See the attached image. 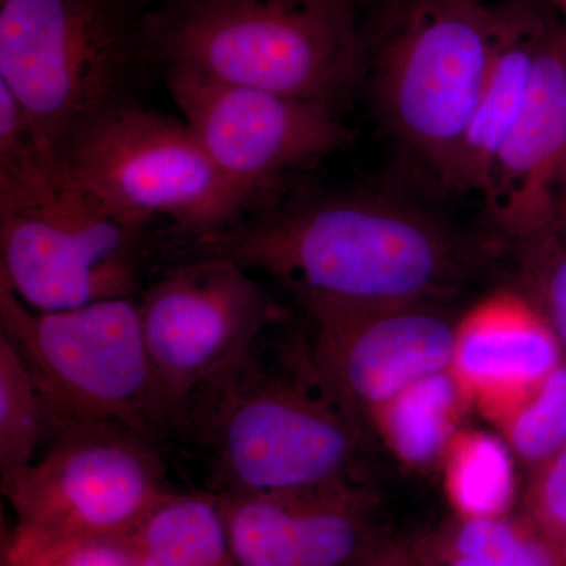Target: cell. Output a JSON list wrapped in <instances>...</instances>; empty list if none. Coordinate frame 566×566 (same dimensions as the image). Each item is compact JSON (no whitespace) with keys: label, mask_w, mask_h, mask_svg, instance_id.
Returning a JSON list of instances; mask_svg holds the SVG:
<instances>
[{"label":"cell","mask_w":566,"mask_h":566,"mask_svg":"<svg viewBox=\"0 0 566 566\" xmlns=\"http://www.w3.org/2000/svg\"><path fill=\"white\" fill-rule=\"evenodd\" d=\"M471 405L452 370L408 387L379 406L365 422L401 463L412 469L441 465L450 442L463 428Z\"/></svg>","instance_id":"e0dca14e"},{"label":"cell","mask_w":566,"mask_h":566,"mask_svg":"<svg viewBox=\"0 0 566 566\" xmlns=\"http://www.w3.org/2000/svg\"><path fill=\"white\" fill-rule=\"evenodd\" d=\"M494 29L485 0H382L363 20V85L376 115L441 186L482 95Z\"/></svg>","instance_id":"3957f363"},{"label":"cell","mask_w":566,"mask_h":566,"mask_svg":"<svg viewBox=\"0 0 566 566\" xmlns=\"http://www.w3.org/2000/svg\"><path fill=\"white\" fill-rule=\"evenodd\" d=\"M441 566H566V560L520 515L458 517L419 554Z\"/></svg>","instance_id":"ffe728a7"},{"label":"cell","mask_w":566,"mask_h":566,"mask_svg":"<svg viewBox=\"0 0 566 566\" xmlns=\"http://www.w3.org/2000/svg\"><path fill=\"white\" fill-rule=\"evenodd\" d=\"M155 70L185 69L334 112L363 85L359 0H164L144 17Z\"/></svg>","instance_id":"7a4b0ae2"},{"label":"cell","mask_w":566,"mask_h":566,"mask_svg":"<svg viewBox=\"0 0 566 566\" xmlns=\"http://www.w3.org/2000/svg\"><path fill=\"white\" fill-rule=\"evenodd\" d=\"M218 495L238 566H370L387 551L365 485Z\"/></svg>","instance_id":"4fadbf2b"},{"label":"cell","mask_w":566,"mask_h":566,"mask_svg":"<svg viewBox=\"0 0 566 566\" xmlns=\"http://www.w3.org/2000/svg\"><path fill=\"white\" fill-rule=\"evenodd\" d=\"M520 515L566 560V442L528 472Z\"/></svg>","instance_id":"cb8c5ba5"},{"label":"cell","mask_w":566,"mask_h":566,"mask_svg":"<svg viewBox=\"0 0 566 566\" xmlns=\"http://www.w3.org/2000/svg\"><path fill=\"white\" fill-rule=\"evenodd\" d=\"M515 460L502 436L461 428L441 463L447 499L457 516L512 513L517 493Z\"/></svg>","instance_id":"d6986e66"},{"label":"cell","mask_w":566,"mask_h":566,"mask_svg":"<svg viewBox=\"0 0 566 566\" xmlns=\"http://www.w3.org/2000/svg\"><path fill=\"white\" fill-rule=\"evenodd\" d=\"M136 2H139L145 9H150V7L156 6V3H161L164 0H136Z\"/></svg>","instance_id":"f1b7e54d"},{"label":"cell","mask_w":566,"mask_h":566,"mask_svg":"<svg viewBox=\"0 0 566 566\" xmlns=\"http://www.w3.org/2000/svg\"><path fill=\"white\" fill-rule=\"evenodd\" d=\"M159 73L212 161L271 200L289 192L292 175L348 150L356 139L337 114L315 104L191 70Z\"/></svg>","instance_id":"8fae6325"},{"label":"cell","mask_w":566,"mask_h":566,"mask_svg":"<svg viewBox=\"0 0 566 566\" xmlns=\"http://www.w3.org/2000/svg\"><path fill=\"white\" fill-rule=\"evenodd\" d=\"M528 472L566 442V357L534 392L494 422Z\"/></svg>","instance_id":"7402d4cb"},{"label":"cell","mask_w":566,"mask_h":566,"mask_svg":"<svg viewBox=\"0 0 566 566\" xmlns=\"http://www.w3.org/2000/svg\"><path fill=\"white\" fill-rule=\"evenodd\" d=\"M370 566H441L434 562L427 560L420 557H405L403 554H395L392 551L387 549L382 556L376 558Z\"/></svg>","instance_id":"484cf974"},{"label":"cell","mask_w":566,"mask_h":566,"mask_svg":"<svg viewBox=\"0 0 566 566\" xmlns=\"http://www.w3.org/2000/svg\"><path fill=\"white\" fill-rule=\"evenodd\" d=\"M547 2L553 3V6H556L558 11H560L562 18H564V29L566 31V0H547Z\"/></svg>","instance_id":"83f0119b"},{"label":"cell","mask_w":566,"mask_h":566,"mask_svg":"<svg viewBox=\"0 0 566 566\" xmlns=\"http://www.w3.org/2000/svg\"><path fill=\"white\" fill-rule=\"evenodd\" d=\"M0 334L40 387L50 439L88 427L120 428L156 444L174 433L148 359L139 303L133 297L35 312L0 281Z\"/></svg>","instance_id":"52a82bcc"},{"label":"cell","mask_w":566,"mask_h":566,"mask_svg":"<svg viewBox=\"0 0 566 566\" xmlns=\"http://www.w3.org/2000/svg\"><path fill=\"white\" fill-rule=\"evenodd\" d=\"M557 227L566 232V158L560 186H558Z\"/></svg>","instance_id":"4316f807"},{"label":"cell","mask_w":566,"mask_h":566,"mask_svg":"<svg viewBox=\"0 0 566 566\" xmlns=\"http://www.w3.org/2000/svg\"><path fill=\"white\" fill-rule=\"evenodd\" d=\"M564 359L553 327L516 286L486 294L457 319L450 370L471 405L494 423Z\"/></svg>","instance_id":"9a60e30c"},{"label":"cell","mask_w":566,"mask_h":566,"mask_svg":"<svg viewBox=\"0 0 566 566\" xmlns=\"http://www.w3.org/2000/svg\"><path fill=\"white\" fill-rule=\"evenodd\" d=\"M475 245L449 219L400 193L285 192L221 232L182 241L273 279L297 303L389 307L438 303L460 289Z\"/></svg>","instance_id":"6da1fadb"},{"label":"cell","mask_w":566,"mask_h":566,"mask_svg":"<svg viewBox=\"0 0 566 566\" xmlns=\"http://www.w3.org/2000/svg\"><path fill=\"white\" fill-rule=\"evenodd\" d=\"M148 227L82 186L57 151L0 167V281L32 311L133 297Z\"/></svg>","instance_id":"277c9868"},{"label":"cell","mask_w":566,"mask_h":566,"mask_svg":"<svg viewBox=\"0 0 566 566\" xmlns=\"http://www.w3.org/2000/svg\"><path fill=\"white\" fill-rule=\"evenodd\" d=\"M515 248L517 289L545 316L566 357V232L556 226Z\"/></svg>","instance_id":"603a6c76"},{"label":"cell","mask_w":566,"mask_h":566,"mask_svg":"<svg viewBox=\"0 0 566 566\" xmlns=\"http://www.w3.org/2000/svg\"><path fill=\"white\" fill-rule=\"evenodd\" d=\"M191 433L207 450L216 494L364 485L363 428L314 378L305 385L266 374L255 354L197 415Z\"/></svg>","instance_id":"8992f818"},{"label":"cell","mask_w":566,"mask_h":566,"mask_svg":"<svg viewBox=\"0 0 566 566\" xmlns=\"http://www.w3.org/2000/svg\"><path fill=\"white\" fill-rule=\"evenodd\" d=\"M2 566H136L126 538L87 539L46 549L6 553Z\"/></svg>","instance_id":"d4e9b609"},{"label":"cell","mask_w":566,"mask_h":566,"mask_svg":"<svg viewBox=\"0 0 566 566\" xmlns=\"http://www.w3.org/2000/svg\"><path fill=\"white\" fill-rule=\"evenodd\" d=\"M172 491L150 439L111 427L61 431L32 464L2 474L14 513L3 551L126 538Z\"/></svg>","instance_id":"30bf717a"},{"label":"cell","mask_w":566,"mask_h":566,"mask_svg":"<svg viewBox=\"0 0 566 566\" xmlns=\"http://www.w3.org/2000/svg\"><path fill=\"white\" fill-rule=\"evenodd\" d=\"M301 305L312 326L308 371L363 430L379 406L452 365L457 319L441 304Z\"/></svg>","instance_id":"7c38bea8"},{"label":"cell","mask_w":566,"mask_h":566,"mask_svg":"<svg viewBox=\"0 0 566 566\" xmlns=\"http://www.w3.org/2000/svg\"><path fill=\"white\" fill-rule=\"evenodd\" d=\"M62 158L114 210L147 226L169 219L181 241L221 232L274 202L223 172L188 123L139 103L93 123Z\"/></svg>","instance_id":"ba28073f"},{"label":"cell","mask_w":566,"mask_h":566,"mask_svg":"<svg viewBox=\"0 0 566 566\" xmlns=\"http://www.w3.org/2000/svg\"><path fill=\"white\" fill-rule=\"evenodd\" d=\"M128 542L136 566H238L212 491L167 494Z\"/></svg>","instance_id":"ac0fdd59"},{"label":"cell","mask_w":566,"mask_h":566,"mask_svg":"<svg viewBox=\"0 0 566 566\" xmlns=\"http://www.w3.org/2000/svg\"><path fill=\"white\" fill-rule=\"evenodd\" d=\"M50 434L40 387L20 353L0 334V472L32 464Z\"/></svg>","instance_id":"44dd1931"},{"label":"cell","mask_w":566,"mask_h":566,"mask_svg":"<svg viewBox=\"0 0 566 566\" xmlns=\"http://www.w3.org/2000/svg\"><path fill=\"white\" fill-rule=\"evenodd\" d=\"M136 0H0V82L59 155L155 70Z\"/></svg>","instance_id":"5b68a950"},{"label":"cell","mask_w":566,"mask_h":566,"mask_svg":"<svg viewBox=\"0 0 566 566\" xmlns=\"http://www.w3.org/2000/svg\"><path fill=\"white\" fill-rule=\"evenodd\" d=\"M566 158V31L551 22L536 54L526 104L499 148L485 192L486 214L512 244L557 226Z\"/></svg>","instance_id":"5bb4252c"},{"label":"cell","mask_w":566,"mask_h":566,"mask_svg":"<svg viewBox=\"0 0 566 566\" xmlns=\"http://www.w3.org/2000/svg\"><path fill=\"white\" fill-rule=\"evenodd\" d=\"M549 24L534 0L495 6L490 70L447 178L449 191L485 192L495 155L526 104L536 54Z\"/></svg>","instance_id":"2e32d148"},{"label":"cell","mask_w":566,"mask_h":566,"mask_svg":"<svg viewBox=\"0 0 566 566\" xmlns=\"http://www.w3.org/2000/svg\"><path fill=\"white\" fill-rule=\"evenodd\" d=\"M142 333L174 433H191L197 415L243 370L277 318L273 297L240 264L182 259L139 301Z\"/></svg>","instance_id":"9c48e42d"}]
</instances>
